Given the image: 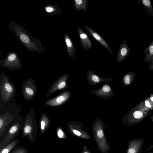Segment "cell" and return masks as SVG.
Returning <instances> with one entry per match:
<instances>
[{
  "label": "cell",
  "instance_id": "cell-1",
  "mask_svg": "<svg viewBox=\"0 0 153 153\" xmlns=\"http://www.w3.org/2000/svg\"><path fill=\"white\" fill-rule=\"evenodd\" d=\"M8 27L16 34L20 42L30 51L42 53L46 51L41 41L34 38L29 31L20 25L10 22Z\"/></svg>",
  "mask_w": 153,
  "mask_h": 153
},
{
  "label": "cell",
  "instance_id": "cell-2",
  "mask_svg": "<svg viewBox=\"0 0 153 153\" xmlns=\"http://www.w3.org/2000/svg\"><path fill=\"white\" fill-rule=\"evenodd\" d=\"M0 110H1L11 103L16 94L14 84L3 73L0 74Z\"/></svg>",
  "mask_w": 153,
  "mask_h": 153
},
{
  "label": "cell",
  "instance_id": "cell-3",
  "mask_svg": "<svg viewBox=\"0 0 153 153\" xmlns=\"http://www.w3.org/2000/svg\"><path fill=\"white\" fill-rule=\"evenodd\" d=\"M92 124V137L101 153H108L111 146L105 137L104 130L106 125L100 119H94Z\"/></svg>",
  "mask_w": 153,
  "mask_h": 153
},
{
  "label": "cell",
  "instance_id": "cell-4",
  "mask_svg": "<svg viewBox=\"0 0 153 153\" xmlns=\"http://www.w3.org/2000/svg\"><path fill=\"white\" fill-rule=\"evenodd\" d=\"M20 111V108L16 104L11 102L5 108L0 110V140L9 125L16 116L19 115Z\"/></svg>",
  "mask_w": 153,
  "mask_h": 153
},
{
  "label": "cell",
  "instance_id": "cell-5",
  "mask_svg": "<svg viewBox=\"0 0 153 153\" xmlns=\"http://www.w3.org/2000/svg\"><path fill=\"white\" fill-rule=\"evenodd\" d=\"M34 110L31 108L26 114L22 131V137H27L31 143L35 141L37 137V122Z\"/></svg>",
  "mask_w": 153,
  "mask_h": 153
},
{
  "label": "cell",
  "instance_id": "cell-6",
  "mask_svg": "<svg viewBox=\"0 0 153 153\" xmlns=\"http://www.w3.org/2000/svg\"><path fill=\"white\" fill-rule=\"evenodd\" d=\"M23 122L24 119L19 115L14 118L0 140V149L16 139L22 131Z\"/></svg>",
  "mask_w": 153,
  "mask_h": 153
},
{
  "label": "cell",
  "instance_id": "cell-7",
  "mask_svg": "<svg viewBox=\"0 0 153 153\" xmlns=\"http://www.w3.org/2000/svg\"><path fill=\"white\" fill-rule=\"evenodd\" d=\"M0 65L11 71L19 70L22 67L19 56L16 53L12 52L8 53L4 59H0Z\"/></svg>",
  "mask_w": 153,
  "mask_h": 153
},
{
  "label": "cell",
  "instance_id": "cell-8",
  "mask_svg": "<svg viewBox=\"0 0 153 153\" xmlns=\"http://www.w3.org/2000/svg\"><path fill=\"white\" fill-rule=\"evenodd\" d=\"M66 125L68 130L73 136L84 140L91 139V135L82 129L85 127L83 123L76 121H71L66 122Z\"/></svg>",
  "mask_w": 153,
  "mask_h": 153
},
{
  "label": "cell",
  "instance_id": "cell-9",
  "mask_svg": "<svg viewBox=\"0 0 153 153\" xmlns=\"http://www.w3.org/2000/svg\"><path fill=\"white\" fill-rule=\"evenodd\" d=\"M22 90L24 98L26 100H33L37 91L36 82L33 78H28L22 83Z\"/></svg>",
  "mask_w": 153,
  "mask_h": 153
},
{
  "label": "cell",
  "instance_id": "cell-10",
  "mask_svg": "<svg viewBox=\"0 0 153 153\" xmlns=\"http://www.w3.org/2000/svg\"><path fill=\"white\" fill-rule=\"evenodd\" d=\"M71 94V91L66 89L55 97L46 100L45 104L47 106L54 108L59 107L69 100Z\"/></svg>",
  "mask_w": 153,
  "mask_h": 153
},
{
  "label": "cell",
  "instance_id": "cell-11",
  "mask_svg": "<svg viewBox=\"0 0 153 153\" xmlns=\"http://www.w3.org/2000/svg\"><path fill=\"white\" fill-rule=\"evenodd\" d=\"M68 74H64L61 76L54 82L50 86L45 97L46 98L57 91L65 90L68 86Z\"/></svg>",
  "mask_w": 153,
  "mask_h": 153
},
{
  "label": "cell",
  "instance_id": "cell-12",
  "mask_svg": "<svg viewBox=\"0 0 153 153\" xmlns=\"http://www.w3.org/2000/svg\"><path fill=\"white\" fill-rule=\"evenodd\" d=\"M90 92L103 100L108 99L113 97L114 93L111 87L108 83H105L100 88Z\"/></svg>",
  "mask_w": 153,
  "mask_h": 153
},
{
  "label": "cell",
  "instance_id": "cell-13",
  "mask_svg": "<svg viewBox=\"0 0 153 153\" xmlns=\"http://www.w3.org/2000/svg\"><path fill=\"white\" fill-rule=\"evenodd\" d=\"M86 76L87 81L90 85H95L102 82L108 83L113 81L110 78L102 77L96 74L94 71L88 70L87 71Z\"/></svg>",
  "mask_w": 153,
  "mask_h": 153
},
{
  "label": "cell",
  "instance_id": "cell-14",
  "mask_svg": "<svg viewBox=\"0 0 153 153\" xmlns=\"http://www.w3.org/2000/svg\"><path fill=\"white\" fill-rule=\"evenodd\" d=\"M144 140L136 138L130 140L128 142V147L126 153H141Z\"/></svg>",
  "mask_w": 153,
  "mask_h": 153
},
{
  "label": "cell",
  "instance_id": "cell-15",
  "mask_svg": "<svg viewBox=\"0 0 153 153\" xmlns=\"http://www.w3.org/2000/svg\"><path fill=\"white\" fill-rule=\"evenodd\" d=\"M77 30L80 41L84 49L87 50L92 47V43L87 34L81 27L78 26Z\"/></svg>",
  "mask_w": 153,
  "mask_h": 153
},
{
  "label": "cell",
  "instance_id": "cell-16",
  "mask_svg": "<svg viewBox=\"0 0 153 153\" xmlns=\"http://www.w3.org/2000/svg\"><path fill=\"white\" fill-rule=\"evenodd\" d=\"M131 51V48L127 45L126 39H125L119 47L117 57L118 63L124 61L127 57Z\"/></svg>",
  "mask_w": 153,
  "mask_h": 153
},
{
  "label": "cell",
  "instance_id": "cell-17",
  "mask_svg": "<svg viewBox=\"0 0 153 153\" xmlns=\"http://www.w3.org/2000/svg\"><path fill=\"white\" fill-rule=\"evenodd\" d=\"M85 29L86 31L100 43L103 47L107 49L111 55H113L112 50L109 47L105 40L95 30L88 26H85Z\"/></svg>",
  "mask_w": 153,
  "mask_h": 153
},
{
  "label": "cell",
  "instance_id": "cell-18",
  "mask_svg": "<svg viewBox=\"0 0 153 153\" xmlns=\"http://www.w3.org/2000/svg\"><path fill=\"white\" fill-rule=\"evenodd\" d=\"M64 38L66 44L68 56L72 59L74 58L76 52L74 42L67 34H65Z\"/></svg>",
  "mask_w": 153,
  "mask_h": 153
},
{
  "label": "cell",
  "instance_id": "cell-19",
  "mask_svg": "<svg viewBox=\"0 0 153 153\" xmlns=\"http://www.w3.org/2000/svg\"><path fill=\"white\" fill-rule=\"evenodd\" d=\"M50 125L49 118L45 113L41 114L39 120L40 131L42 134H44L48 129Z\"/></svg>",
  "mask_w": 153,
  "mask_h": 153
},
{
  "label": "cell",
  "instance_id": "cell-20",
  "mask_svg": "<svg viewBox=\"0 0 153 153\" xmlns=\"http://www.w3.org/2000/svg\"><path fill=\"white\" fill-rule=\"evenodd\" d=\"M143 53V61L147 63L151 62L153 59V41L145 48Z\"/></svg>",
  "mask_w": 153,
  "mask_h": 153
},
{
  "label": "cell",
  "instance_id": "cell-21",
  "mask_svg": "<svg viewBox=\"0 0 153 153\" xmlns=\"http://www.w3.org/2000/svg\"><path fill=\"white\" fill-rule=\"evenodd\" d=\"M19 141V139L17 138L8 143L0 149V153H10L13 149L17 147Z\"/></svg>",
  "mask_w": 153,
  "mask_h": 153
},
{
  "label": "cell",
  "instance_id": "cell-22",
  "mask_svg": "<svg viewBox=\"0 0 153 153\" xmlns=\"http://www.w3.org/2000/svg\"><path fill=\"white\" fill-rule=\"evenodd\" d=\"M75 9L77 11L82 10L86 12L87 9L88 0H74Z\"/></svg>",
  "mask_w": 153,
  "mask_h": 153
},
{
  "label": "cell",
  "instance_id": "cell-23",
  "mask_svg": "<svg viewBox=\"0 0 153 153\" xmlns=\"http://www.w3.org/2000/svg\"><path fill=\"white\" fill-rule=\"evenodd\" d=\"M137 3H141L146 9L147 13L153 16V8L151 1L150 0H136Z\"/></svg>",
  "mask_w": 153,
  "mask_h": 153
},
{
  "label": "cell",
  "instance_id": "cell-24",
  "mask_svg": "<svg viewBox=\"0 0 153 153\" xmlns=\"http://www.w3.org/2000/svg\"><path fill=\"white\" fill-rule=\"evenodd\" d=\"M46 11L52 15H59L62 11V9L56 5H50L46 7Z\"/></svg>",
  "mask_w": 153,
  "mask_h": 153
},
{
  "label": "cell",
  "instance_id": "cell-25",
  "mask_svg": "<svg viewBox=\"0 0 153 153\" xmlns=\"http://www.w3.org/2000/svg\"><path fill=\"white\" fill-rule=\"evenodd\" d=\"M10 153H29V151L25 147L22 146H17Z\"/></svg>",
  "mask_w": 153,
  "mask_h": 153
},
{
  "label": "cell",
  "instance_id": "cell-26",
  "mask_svg": "<svg viewBox=\"0 0 153 153\" xmlns=\"http://www.w3.org/2000/svg\"><path fill=\"white\" fill-rule=\"evenodd\" d=\"M57 136L59 138L62 139H66L67 138V135L59 126H58L56 129Z\"/></svg>",
  "mask_w": 153,
  "mask_h": 153
},
{
  "label": "cell",
  "instance_id": "cell-27",
  "mask_svg": "<svg viewBox=\"0 0 153 153\" xmlns=\"http://www.w3.org/2000/svg\"><path fill=\"white\" fill-rule=\"evenodd\" d=\"M129 74H126L124 76L122 80L123 84L125 86L128 85L131 82V78Z\"/></svg>",
  "mask_w": 153,
  "mask_h": 153
},
{
  "label": "cell",
  "instance_id": "cell-28",
  "mask_svg": "<svg viewBox=\"0 0 153 153\" xmlns=\"http://www.w3.org/2000/svg\"><path fill=\"white\" fill-rule=\"evenodd\" d=\"M133 116L136 119H140L143 116L142 112L139 111H136L133 113Z\"/></svg>",
  "mask_w": 153,
  "mask_h": 153
},
{
  "label": "cell",
  "instance_id": "cell-29",
  "mask_svg": "<svg viewBox=\"0 0 153 153\" xmlns=\"http://www.w3.org/2000/svg\"><path fill=\"white\" fill-rule=\"evenodd\" d=\"M81 153H92L87 148L86 146H85L82 150Z\"/></svg>",
  "mask_w": 153,
  "mask_h": 153
},
{
  "label": "cell",
  "instance_id": "cell-30",
  "mask_svg": "<svg viewBox=\"0 0 153 153\" xmlns=\"http://www.w3.org/2000/svg\"><path fill=\"white\" fill-rule=\"evenodd\" d=\"M145 105L146 106L149 108H150L151 107V105L149 102L148 101H145Z\"/></svg>",
  "mask_w": 153,
  "mask_h": 153
},
{
  "label": "cell",
  "instance_id": "cell-31",
  "mask_svg": "<svg viewBox=\"0 0 153 153\" xmlns=\"http://www.w3.org/2000/svg\"><path fill=\"white\" fill-rule=\"evenodd\" d=\"M151 65L149 66V67L152 68L153 69V59L152 61L151 62Z\"/></svg>",
  "mask_w": 153,
  "mask_h": 153
},
{
  "label": "cell",
  "instance_id": "cell-32",
  "mask_svg": "<svg viewBox=\"0 0 153 153\" xmlns=\"http://www.w3.org/2000/svg\"><path fill=\"white\" fill-rule=\"evenodd\" d=\"M147 153H153V151H152V152H147Z\"/></svg>",
  "mask_w": 153,
  "mask_h": 153
},
{
  "label": "cell",
  "instance_id": "cell-33",
  "mask_svg": "<svg viewBox=\"0 0 153 153\" xmlns=\"http://www.w3.org/2000/svg\"><path fill=\"white\" fill-rule=\"evenodd\" d=\"M151 100L152 101H153V97H152L151 98Z\"/></svg>",
  "mask_w": 153,
  "mask_h": 153
},
{
  "label": "cell",
  "instance_id": "cell-34",
  "mask_svg": "<svg viewBox=\"0 0 153 153\" xmlns=\"http://www.w3.org/2000/svg\"></svg>",
  "mask_w": 153,
  "mask_h": 153
},
{
  "label": "cell",
  "instance_id": "cell-35",
  "mask_svg": "<svg viewBox=\"0 0 153 153\" xmlns=\"http://www.w3.org/2000/svg\"></svg>",
  "mask_w": 153,
  "mask_h": 153
}]
</instances>
